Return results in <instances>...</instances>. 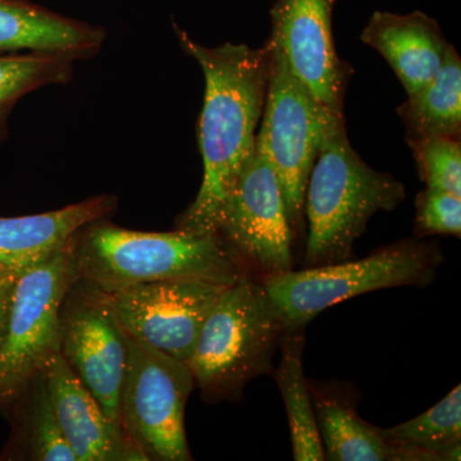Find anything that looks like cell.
I'll return each instance as SVG.
<instances>
[{"mask_svg":"<svg viewBox=\"0 0 461 461\" xmlns=\"http://www.w3.org/2000/svg\"><path fill=\"white\" fill-rule=\"evenodd\" d=\"M12 402L21 405L16 436L23 459L77 461L58 423L42 373Z\"/></svg>","mask_w":461,"mask_h":461,"instance_id":"ffe728a7","label":"cell"},{"mask_svg":"<svg viewBox=\"0 0 461 461\" xmlns=\"http://www.w3.org/2000/svg\"><path fill=\"white\" fill-rule=\"evenodd\" d=\"M59 353L123 432L121 393L129 348L104 291L81 280L69 288L60 308Z\"/></svg>","mask_w":461,"mask_h":461,"instance_id":"30bf717a","label":"cell"},{"mask_svg":"<svg viewBox=\"0 0 461 461\" xmlns=\"http://www.w3.org/2000/svg\"><path fill=\"white\" fill-rule=\"evenodd\" d=\"M405 196L402 182L373 169L351 148L345 120L333 124L306 186V268L348 260L373 215L393 211Z\"/></svg>","mask_w":461,"mask_h":461,"instance_id":"3957f363","label":"cell"},{"mask_svg":"<svg viewBox=\"0 0 461 461\" xmlns=\"http://www.w3.org/2000/svg\"><path fill=\"white\" fill-rule=\"evenodd\" d=\"M414 151L421 178L429 189L461 198V142L455 138H432L408 142Z\"/></svg>","mask_w":461,"mask_h":461,"instance_id":"603a6c76","label":"cell"},{"mask_svg":"<svg viewBox=\"0 0 461 461\" xmlns=\"http://www.w3.org/2000/svg\"><path fill=\"white\" fill-rule=\"evenodd\" d=\"M362 41L387 60L408 95L433 80L453 48L437 21L420 11L375 12Z\"/></svg>","mask_w":461,"mask_h":461,"instance_id":"5bb4252c","label":"cell"},{"mask_svg":"<svg viewBox=\"0 0 461 461\" xmlns=\"http://www.w3.org/2000/svg\"><path fill=\"white\" fill-rule=\"evenodd\" d=\"M111 195L94 196L48 213L0 217V273L21 276L67 245L85 224L107 218Z\"/></svg>","mask_w":461,"mask_h":461,"instance_id":"9a60e30c","label":"cell"},{"mask_svg":"<svg viewBox=\"0 0 461 461\" xmlns=\"http://www.w3.org/2000/svg\"><path fill=\"white\" fill-rule=\"evenodd\" d=\"M304 342L303 330H285L280 342L282 359L275 377L286 406L294 459L321 461L326 460V457L315 420L311 390L303 369Z\"/></svg>","mask_w":461,"mask_h":461,"instance_id":"d6986e66","label":"cell"},{"mask_svg":"<svg viewBox=\"0 0 461 461\" xmlns=\"http://www.w3.org/2000/svg\"><path fill=\"white\" fill-rule=\"evenodd\" d=\"M215 235L244 271L257 273L260 280L293 269L295 233L280 182L258 140L224 205Z\"/></svg>","mask_w":461,"mask_h":461,"instance_id":"9c48e42d","label":"cell"},{"mask_svg":"<svg viewBox=\"0 0 461 461\" xmlns=\"http://www.w3.org/2000/svg\"><path fill=\"white\" fill-rule=\"evenodd\" d=\"M415 233L429 235H461V198L446 191L429 189L418 195Z\"/></svg>","mask_w":461,"mask_h":461,"instance_id":"cb8c5ba5","label":"cell"},{"mask_svg":"<svg viewBox=\"0 0 461 461\" xmlns=\"http://www.w3.org/2000/svg\"><path fill=\"white\" fill-rule=\"evenodd\" d=\"M121 424L145 460L189 461L185 409L195 387L189 366L126 335Z\"/></svg>","mask_w":461,"mask_h":461,"instance_id":"52a82bcc","label":"cell"},{"mask_svg":"<svg viewBox=\"0 0 461 461\" xmlns=\"http://www.w3.org/2000/svg\"><path fill=\"white\" fill-rule=\"evenodd\" d=\"M309 390L326 460L439 461L438 455L429 451L390 444L381 429L364 421L354 406L323 393L313 384H309Z\"/></svg>","mask_w":461,"mask_h":461,"instance_id":"e0dca14e","label":"cell"},{"mask_svg":"<svg viewBox=\"0 0 461 461\" xmlns=\"http://www.w3.org/2000/svg\"><path fill=\"white\" fill-rule=\"evenodd\" d=\"M75 62L74 57L45 51L0 56V144L7 135L8 115L18 100L41 87L68 83Z\"/></svg>","mask_w":461,"mask_h":461,"instance_id":"44dd1931","label":"cell"},{"mask_svg":"<svg viewBox=\"0 0 461 461\" xmlns=\"http://www.w3.org/2000/svg\"><path fill=\"white\" fill-rule=\"evenodd\" d=\"M77 280L104 293L163 281H204L230 285L244 268L217 235L141 232L105 218L85 224L71 239Z\"/></svg>","mask_w":461,"mask_h":461,"instance_id":"7a4b0ae2","label":"cell"},{"mask_svg":"<svg viewBox=\"0 0 461 461\" xmlns=\"http://www.w3.org/2000/svg\"><path fill=\"white\" fill-rule=\"evenodd\" d=\"M105 30L72 20L30 0H0V51H45L74 57L95 56Z\"/></svg>","mask_w":461,"mask_h":461,"instance_id":"2e32d148","label":"cell"},{"mask_svg":"<svg viewBox=\"0 0 461 461\" xmlns=\"http://www.w3.org/2000/svg\"><path fill=\"white\" fill-rule=\"evenodd\" d=\"M229 287L204 281H163L105 294L126 335L187 364L203 324Z\"/></svg>","mask_w":461,"mask_h":461,"instance_id":"8fae6325","label":"cell"},{"mask_svg":"<svg viewBox=\"0 0 461 461\" xmlns=\"http://www.w3.org/2000/svg\"><path fill=\"white\" fill-rule=\"evenodd\" d=\"M76 281L71 240L17 278L0 344V405L11 402L59 353L60 308Z\"/></svg>","mask_w":461,"mask_h":461,"instance_id":"ba28073f","label":"cell"},{"mask_svg":"<svg viewBox=\"0 0 461 461\" xmlns=\"http://www.w3.org/2000/svg\"><path fill=\"white\" fill-rule=\"evenodd\" d=\"M442 263L435 244L402 240L355 262L308 267L262 278L264 291L286 330H304L330 306L384 288L426 286Z\"/></svg>","mask_w":461,"mask_h":461,"instance_id":"5b68a950","label":"cell"},{"mask_svg":"<svg viewBox=\"0 0 461 461\" xmlns=\"http://www.w3.org/2000/svg\"><path fill=\"white\" fill-rule=\"evenodd\" d=\"M336 0H276L272 41L295 76L320 104L344 115L350 67L339 59L333 38Z\"/></svg>","mask_w":461,"mask_h":461,"instance_id":"7c38bea8","label":"cell"},{"mask_svg":"<svg viewBox=\"0 0 461 461\" xmlns=\"http://www.w3.org/2000/svg\"><path fill=\"white\" fill-rule=\"evenodd\" d=\"M48 395L67 444L77 461L145 460L58 353L42 369Z\"/></svg>","mask_w":461,"mask_h":461,"instance_id":"4fadbf2b","label":"cell"},{"mask_svg":"<svg viewBox=\"0 0 461 461\" xmlns=\"http://www.w3.org/2000/svg\"><path fill=\"white\" fill-rule=\"evenodd\" d=\"M182 50L195 58L205 78L199 121V147L204 165L202 186L193 204L178 217L176 230L215 235L221 214L245 163L256 148L269 78L271 50L245 44L203 47L175 29Z\"/></svg>","mask_w":461,"mask_h":461,"instance_id":"6da1fadb","label":"cell"},{"mask_svg":"<svg viewBox=\"0 0 461 461\" xmlns=\"http://www.w3.org/2000/svg\"><path fill=\"white\" fill-rule=\"evenodd\" d=\"M268 87L257 140L280 182L294 233L302 226L309 176L330 127L345 115L320 104L291 74L281 50L272 41Z\"/></svg>","mask_w":461,"mask_h":461,"instance_id":"8992f818","label":"cell"},{"mask_svg":"<svg viewBox=\"0 0 461 461\" xmlns=\"http://www.w3.org/2000/svg\"><path fill=\"white\" fill-rule=\"evenodd\" d=\"M381 433L390 444L420 448L438 455L441 461L446 448L460 444L461 386L455 387L429 411L399 426L381 429Z\"/></svg>","mask_w":461,"mask_h":461,"instance_id":"7402d4cb","label":"cell"},{"mask_svg":"<svg viewBox=\"0 0 461 461\" xmlns=\"http://www.w3.org/2000/svg\"><path fill=\"white\" fill-rule=\"evenodd\" d=\"M397 112L405 124L408 142L432 138L460 139L461 60L454 47L433 80L408 95Z\"/></svg>","mask_w":461,"mask_h":461,"instance_id":"ac0fdd59","label":"cell"},{"mask_svg":"<svg viewBox=\"0 0 461 461\" xmlns=\"http://www.w3.org/2000/svg\"><path fill=\"white\" fill-rule=\"evenodd\" d=\"M285 330L262 282L242 272L200 330L187 363L195 386L209 399L241 395L249 382L271 373Z\"/></svg>","mask_w":461,"mask_h":461,"instance_id":"277c9868","label":"cell"},{"mask_svg":"<svg viewBox=\"0 0 461 461\" xmlns=\"http://www.w3.org/2000/svg\"><path fill=\"white\" fill-rule=\"evenodd\" d=\"M20 276L0 273V344L5 338L7 327L9 308H11L12 294Z\"/></svg>","mask_w":461,"mask_h":461,"instance_id":"d4e9b609","label":"cell"}]
</instances>
